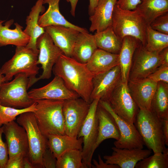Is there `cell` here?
<instances>
[{
	"label": "cell",
	"instance_id": "obj_1",
	"mask_svg": "<svg viewBox=\"0 0 168 168\" xmlns=\"http://www.w3.org/2000/svg\"><path fill=\"white\" fill-rule=\"evenodd\" d=\"M52 72L61 77L67 86L90 104L95 76L86 64L80 63L72 57L61 55L54 65Z\"/></svg>",
	"mask_w": 168,
	"mask_h": 168
},
{
	"label": "cell",
	"instance_id": "obj_2",
	"mask_svg": "<svg viewBox=\"0 0 168 168\" xmlns=\"http://www.w3.org/2000/svg\"><path fill=\"white\" fill-rule=\"evenodd\" d=\"M34 101L35 109L33 112L42 134L46 138L49 135L65 134L64 100L41 99Z\"/></svg>",
	"mask_w": 168,
	"mask_h": 168
},
{
	"label": "cell",
	"instance_id": "obj_3",
	"mask_svg": "<svg viewBox=\"0 0 168 168\" xmlns=\"http://www.w3.org/2000/svg\"><path fill=\"white\" fill-rule=\"evenodd\" d=\"M38 54L26 46L16 47L14 55L1 68L4 82L11 80L18 74L24 73L29 78V88L31 87L35 84L40 68L37 64Z\"/></svg>",
	"mask_w": 168,
	"mask_h": 168
},
{
	"label": "cell",
	"instance_id": "obj_4",
	"mask_svg": "<svg viewBox=\"0 0 168 168\" xmlns=\"http://www.w3.org/2000/svg\"><path fill=\"white\" fill-rule=\"evenodd\" d=\"M147 25L140 13L136 9H122L116 4L112 15V26L121 39L126 36L134 37L145 46L147 41Z\"/></svg>",
	"mask_w": 168,
	"mask_h": 168
},
{
	"label": "cell",
	"instance_id": "obj_5",
	"mask_svg": "<svg viewBox=\"0 0 168 168\" xmlns=\"http://www.w3.org/2000/svg\"><path fill=\"white\" fill-rule=\"evenodd\" d=\"M134 124L148 149L154 153L163 152L166 147L162 119L150 110L139 109Z\"/></svg>",
	"mask_w": 168,
	"mask_h": 168
},
{
	"label": "cell",
	"instance_id": "obj_6",
	"mask_svg": "<svg viewBox=\"0 0 168 168\" xmlns=\"http://www.w3.org/2000/svg\"><path fill=\"white\" fill-rule=\"evenodd\" d=\"M17 122L26 132L29 146L28 157L34 168H44L42 158L48 147L47 138L40 130L33 112L21 114L17 119Z\"/></svg>",
	"mask_w": 168,
	"mask_h": 168
},
{
	"label": "cell",
	"instance_id": "obj_7",
	"mask_svg": "<svg viewBox=\"0 0 168 168\" xmlns=\"http://www.w3.org/2000/svg\"><path fill=\"white\" fill-rule=\"evenodd\" d=\"M10 82H3L0 87V104L16 109L29 107L35 102L29 97V78L24 73H19Z\"/></svg>",
	"mask_w": 168,
	"mask_h": 168
},
{
	"label": "cell",
	"instance_id": "obj_8",
	"mask_svg": "<svg viewBox=\"0 0 168 168\" xmlns=\"http://www.w3.org/2000/svg\"><path fill=\"white\" fill-rule=\"evenodd\" d=\"M99 99L94 100L90 103L88 113L77 136L82 138V162L87 168H91V161L94 152V147L98 137L99 121L96 109Z\"/></svg>",
	"mask_w": 168,
	"mask_h": 168
},
{
	"label": "cell",
	"instance_id": "obj_9",
	"mask_svg": "<svg viewBox=\"0 0 168 168\" xmlns=\"http://www.w3.org/2000/svg\"><path fill=\"white\" fill-rule=\"evenodd\" d=\"M79 98L64 100L63 107L65 134L75 138L86 117L90 104Z\"/></svg>",
	"mask_w": 168,
	"mask_h": 168
},
{
	"label": "cell",
	"instance_id": "obj_10",
	"mask_svg": "<svg viewBox=\"0 0 168 168\" xmlns=\"http://www.w3.org/2000/svg\"><path fill=\"white\" fill-rule=\"evenodd\" d=\"M107 101L119 116L130 123H134L139 109L130 94L128 82L121 81Z\"/></svg>",
	"mask_w": 168,
	"mask_h": 168
},
{
	"label": "cell",
	"instance_id": "obj_11",
	"mask_svg": "<svg viewBox=\"0 0 168 168\" xmlns=\"http://www.w3.org/2000/svg\"><path fill=\"white\" fill-rule=\"evenodd\" d=\"M160 52L149 51L141 44L134 52L128 80L147 77L162 64Z\"/></svg>",
	"mask_w": 168,
	"mask_h": 168
},
{
	"label": "cell",
	"instance_id": "obj_12",
	"mask_svg": "<svg viewBox=\"0 0 168 168\" xmlns=\"http://www.w3.org/2000/svg\"><path fill=\"white\" fill-rule=\"evenodd\" d=\"M36 46L39 51L37 64L41 65L42 72L39 77H37L35 83L40 80L48 79L51 77L54 65L63 54L46 31L37 39Z\"/></svg>",
	"mask_w": 168,
	"mask_h": 168
},
{
	"label": "cell",
	"instance_id": "obj_13",
	"mask_svg": "<svg viewBox=\"0 0 168 168\" xmlns=\"http://www.w3.org/2000/svg\"><path fill=\"white\" fill-rule=\"evenodd\" d=\"M99 103L112 115L118 128L120 136L114 142V146L120 148L143 149L144 143L134 124L130 123L117 115L107 101L99 100Z\"/></svg>",
	"mask_w": 168,
	"mask_h": 168
},
{
	"label": "cell",
	"instance_id": "obj_14",
	"mask_svg": "<svg viewBox=\"0 0 168 168\" xmlns=\"http://www.w3.org/2000/svg\"><path fill=\"white\" fill-rule=\"evenodd\" d=\"M30 98L34 101L41 99L66 100L80 97L75 92L69 89L63 79L55 76L46 85L33 88L28 92Z\"/></svg>",
	"mask_w": 168,
	"mask_h": 168
},
{
	"label": "cell",
	"instance_id": "obj_15",
	"mask_svg": "<svg viewBox=\"0 0 168 168\" xmlns=\"http://www.w3.org/2000/svg\"><path fill=\"white\" fill-rule=\"evenodd\" d=\"M121 81V72L119 65L106 72L95 75L93 79L91 102L96 99L107 101L112 92Z\"/></svg>",
	"mask_w": 168,
	"mask_h": 168
},
{
	"label": "cell",
	"instance_id": "obj_16",
	"mask_svg": "<svg viewBox=\"0 0 168 168\" xmlns=\"http://www.w3.org/2000/svg\"><path fill=\"white\" fill-rule=\"evenodd\" d=\"M7 144L9 158L18 154L28 156L29 146L24 128L14 121L3 125Z\"/></svg>",
	"mask_w": 168,
	"mask_h": 168
},
{
	"label": "cell",
	"instance_id": "obj_17",
	"mask_svg": "<svg viewBox=\"0 0 168 168\" xmlns=\"http://www.w3.org/2000/svg\"><path fill=\"white\" fill-rule=\"evenodd\" d=\"M110 155L103 156L107 164H115L120 168H134L137 163L149 156L152 153L150 149L139 148H120L115 147L112 148Z\"/></svg>",
	"mask_w": 168,
	"mask_h": 168
},
{
	"label": "cell",
	"instance_id": "obj_18",
	"mask_svg": "<svg viewBox=\"0 0 168 168\" xmlns=\"http://www.w3.org/2000/svg\"><path fill=\"white\" fill-rule=\"evenodd\" d=\"M128 85L132 97L139 109L150 110L151 103L157 83L147 77L128 80Z\"/></svg>",
	"mask_w": 168,
	"mask_h": 168
},
{
	"label": "cell",
	"instance_id": "obj_19",
	"mask_svg": "<svg viewBox=\"0 0 168 168\" xmlns=\"http://www.w3.org/2000/svg\"><path fill=\"white\" fill-rule=\"evenodd\" d=\"M55 44L66 56H72L73 48L79 32L73 28L63 26L51 25L44 28Z\"/></svg>",
	"mask_w": 168,
	"mask_h": 168
},
{
	"label": "cell",
	"instance_id": "obj_20",
	"mask_svg": "<svg viewBox=\"0 0 168 168\" xmlns=\"http://www.w3.org/2000/svg\"><path fill=\"white\" fill-rule=\"evenodd\" d=\"M117 0H98L93 14L89 18V31H102L111 26L112 15Z\"/></svg>",
	"mask_w": 168,
	"mask_h": 168
},
{
	"label": "cell",
	"instance_id": "obj_21",
	"mask_svg": "<svg viewBox=\"0 0 168 168\" xmlns=\"http://www.w3.org/2000/svg\"><path fill=\"white\" fill-rule=\"evenodd\" d=\"M96 112L99 121V130L94 147V152L104 140L109 138L117 140L120 136L119 131L114 119L99 103Z\"/></svg>",
	"mask_w": 168,
	"mask_h": 168
},
{
	"label": "cell",
	"instance_id": "obj_22",
	"mask_svg": "<svg viewBox=\"0 0 168 168\" xmlns=\"http://www.w3.org/2000/svg\"><path fill=\"white\" fill-rule=\"evenodd\" d=\"M43 0H38L31 8L29 15L26 19V27L23 31L30 37L26 48L32 49L39 52L37 48L36 42L38 38L45 32L44 28L40 26L38 23L39 16L43 13L45 8L43 6Z\"/></svg>",
	"mask_w": 168,
	"mask_h": 168
},
{
	"label": "cell",
	"instance_id": "obj_23",
	"mask_svg": "<svg viewBox=\"0 0 168 168\" xmlns=\"http://www.w3.org/2000/svg\"><path fill=\"white\" fill-rule=\"evenodd\" d=\"M60 0H43V4L49 5L47 10L40 15L38 23L43 28L51 25H59L73 28L80 32H88L87 30L74 25L67 21L59 11Z\"/></svg>",
	"mask_w": 168,
	"mask_h": 168
},
{
	"label": "cell",
	"instance_id": "obj_24",
	"mask_svg": "<svg viewBox=\"0 0 168 168\" xmlns=\"http://www.w3.org/2000/svg\"><path fill=\"white\" fill-rule=\"evenodd\" d=\"M4 21L0 20V47L9 45L16 47L26 46L30 37L24 33L23 27L16 23L15 28L11 29L10 27L13 24L14 20L12 19L8 21L3 25Z\"/></svg>",
	"mask_w": 168,
	"mask_h": 168
},
{
	"label": "cell",
	"instance_id": "obj_25",
	"mask_svg": "<svg viewBox=\"0 0 168 168\" xmlns=\"http://www.w3.org/2000/svg\"><path fill=\"white\" fill-rule=\"evenodd\" d=\"M122 41L119 54V65L121 72V82H128L134 52L141 43L131 36L124 37Z\"/></svg>",
	"mask_w": 168,
	"mask_h": 168
},
{
	"label": "cell",
	"instance_id": "obj_26",
	"mask_svg": "<svg viewBox=\"0 0 168 168\" xmlns=\"http://www.w3.org/2000/svg\"><path fill=\"white\" fill-rule=\"evenodd\" d=\"M86 64L94 75L103 73L119 65V54L97 49Z\"/></svg>",
	"mask_w": 168,
	"mask_h": 168
},
{
	"label": "cell",
	"instance_id": "obj_27",
	"mask_svg": "<svg viewBox=\"0 0 168 168\" xmlns=\"http://www.w3.org/2000/svg\"><path fill=\"white\" fill-rule=\"evenodd\" d=\"M48 147L58 159L66 151L71 149L82 150V138H75L66 134L49 135L47 137Z\"/></svg>",
	"mask_w": 168,
	"mask_h": 168
},
{
	"label": "cell",
	"instance_id": "obj_28",
	"mask_svg": "<svg viewBox=\"0 0 168 168\" xmlns=\"http://www.w3.org/2000/svg\"><path fill=\"white\" fill-rule=\"evenodd\" d=\"M98 49L94 35L79 32L73 48L72 57L77 61L86 63Z\"/></svg>",
	"mask_w": 168,
	"mask_h": 168
},
{
	"label": "cell",
	"instance_id": "obj_29",
	"mask_svg": "<svg viewBox=\"0 0 168 168\" xmlns=\"http://www.w3.org/2000/svg\"><path fill=\"white\" fill-rule=\"evenodd\" d=\"M136 9L150 25L156 18L168 12V0H141Z\"/></svg>",
	"mask_w": 168,
	"mask_h": 168
},
{
	"label": "cell",
	"instance_id": "obj_30",
	"mask_svg": "<svg viewBox=\"0 0 168 168\" xmlns=\"http://www.w3.org/2000/svg\"><path fill=\"white\" fill-rule=\"evenodd\" d=\"M95 42L98 49L112 53L119 54L123 40L114 32L112 26L94 35Z\"/></svg>",
	"mask_w": 168,
	"mask_h": 168
},
{
	"label": "cell",
	"instance_id": "obj_31",
	"mask_svg": "<svg viewBox=\"0 0 168 168\" xmlns=\"http://www.w3.org/2000/svg\"><path fill=\"white\" fill-rule=\"evenodd\" d=\"M150 110L161 119L168 117V83L162 82L157 83Z\"/></svg>",
	"mask_w": 168,
	"mask_h": 168
},
{
	"label": "cell",
	"instance_id": "obj_32",
	"mask_svg": "<svg viewBox=\"0 0 168 168\" xmlns=\"http://www.w3.org/2000/svg\"><path fill=\"white\" fill-rule=\"evenodd\" d=\"M146 49L152 52L160 53L168 47V35L152 29L150 25L146 28Z\"/></svg>",
	"mask_w": 168,
	"mask_h": 168
},
{
	"label": "cell",
	"instance_id": "obj_33",
	"mask_svg": "<svg viewBox=\"0 0 168 168\" xmlns=\"http://www.w3.org/2000/svg\"><path fill=\"white\" fill-rule=\"evenodd\" d=\"M82 150L71 149L57 159L56 168H87L82 162Z\"/></svg>",
	"mask_w": 168,
	"mask_h": 168
},
{
	"label": "cell",
	"instance_id": "obj_34",
	"mask_svg": "<svg viewBox=\"0 0 168 168\" xmlns=\"http://www.w3.org/2000/svg\"><path fill=\"white\" fill-rule=\"evenodd\" d=\"M136 168H168V149L166 148L162 152L154 154L138 162Z\"/></svg>",
	"mask_w": 168,
	"mask_h": 168
},
{
	"label": "cell",
	"instance_id": "obj_35",
	"mask_svg": "<svg viewBox=\"0 0 168 168\" xmlns=\"http://www.w3.org/2000/svg\"><path fill=\"white\" fill-rule=\"evenodd\" d=\"M36 103L28 107L23 109H16L6 106L0 104V127L8 123L15 121L17 116L22 113L33 112L35 109Z\"/></svg>",
	"mask_w": 168,
	"mask_h": 168
},
{
	"label": "cell",
	"instance_id": "obj_36",
	"mask_svg": "<svg viewBox=\"0 0 168 168\" xmlns=\"http://www.w3.org/2000/svg\"><path fill=\"white\" fill-rule=\"evenodd\" d=\"M150 26L156 30L168 35V12L156 18Z\"/></svg>",
	"mask_w": 168,
	"mask_h": 168
},
{
	"label": "cell",
	"instance_id": "obj_37",
	"mask_svg": "<svg viewBox=\"0 0 168 168\" xmlns=\"http://www.w3.org/2000/svg\"><path fill=\"white\" fill-rule=\"evenodd\" d=\"M147 77L157 83L162 82L168 83V66L161 65Z\"/></svg>",
	"mask_w": 168,
	"mask_h": 168
},
{
	"label": "cell",
	"instance_id": "obj_38",
	"mask_svg": "<svg viewBox=\"0 0 168 168\" xmlns=\"http://www.w3.org/2000/svg\"><path fill=\"white\" fill-rule=\"evenodd\" d=\"M3 132V126L0 127V167L5 168L9 159L8 151L7 144L4 142L2 135Z\"/></svg>",
	"mask_w": 168,
	"mask_h": 168
},
{
	"label": "cell",
	"instance_id": "obj_39",
	"mask_svg": "<svg viewBox=\"0 0 168 168\" xmlns=\"http://www.w3.org/2000/svg\"><path fill=\"white\" fill-rule=\"evenodd\" d=\"M57 161V158L47 147L42 156V162L44 168H56Z\"/></svg>",
	"mask_w": 168,
	"mask_h": 168
},
{
	"label": "cell",
	"instance_id": "obj_40",
	"mask_svg": "<svg viewBox=\"0 0 168 168\" xmlns=\"http://www.w3.org/2000/svg\"><path fill=\"white\" fill-rule=\"evenodd\" d=\"M25 156L18 154L9 158L5 168H23V161Z\"/></svg>",
	"mask_w": 168,
	"mask_h": 168
},
{
	"label": "cell",
	"instance_id": "obj_41",
	"mask_svg": "<svg viewBox=\"0 0 168 168\" xmlns=\"http://www.w3.org/2000/svg\"><path fill=\"white\" fill-rule=\"evenodd\" d=\"M141 0H117L116 4L120 8L127 10H134L140 3Z\"/></svg>",
	"mask_w": 168,
	"mask_h": 168
},
{
	"label": "cell",
	"instance_id": "obj_42",
	"mask_svg": "<svg viewBox=\"0 0 168 168\" xmlns=\"http://www.w3.org/2000/svg\"><path fill=\"white\" fill-rule=\"evenodd\" d=\"M98 161L95 159L93 160V164H92L91 168H120L117 165L115 164H107L104 162L100 156L98 155Z\"/></svg>",
	"mask_w": 168,
	"mask_h": 168
},
{
	"label": "cell",
	"instance_id": "obj_43",
	"mask_svg": "<svg viewBox=\"0 0 168 168\" xmlns=\"http://www.w3.org/2000/svg\"><path fill=\"white\" fill-rule=\"evenodd\" d=\"M163 135L165 145L168 146V117L162 119Z\"/></svg>",
	"mask_w": 168,
	"mask_h": 168
},
{
	"label": "cell",
	"instance_id": "obj_44",
	"mask_svg": "<svg viewBox=\"0 0 168 168\" xmlns=\"http://www.w3.org/2000/svg\"><path fill=\"white\" fill-rule=\"evenodd\" d=\"M160 54L162 60L161 65L168 66V47L162 50Z\"/></svg>",
	"mask_w": 168,
	"mask_h": 168
},
{
	"label": "cell",
	"instance_id": "obj_45",
	"mask_svg": "<svg viewBox=\"0 0 168 168\" xmlns=\"http://www.w3.org/2000/svg\"><path fill=\"white\" fill-rule=\"evenodd\" d=\"M98 0H89L88 6V14L89 16H91L93 13L95 8L96 7Z\"/></svg>",
	"mask_w": 168,
	"mask_h": 168
},
{
	"label": "cell",
	"instance_id": "obj_46",
	"mask_svg": "<svg viewBox=\"0 0 168 168\" xmlns=\"http://www.w3.org/2000/svg\"><path fill=\"white\" fill-rule=\"evenodd\" d=\"M79 0H66L68 2H70L71 5L70 13L72 16H75L76 7Z\"/></svg>",
	"mask_w": 168,
	"mask_h": 168
},
{
	"label": "cell",
	"instance_id": "obj_47",
	"mask_svg": "<svg viewBox=\"0 0 168 168\" xmlns=\"http://www.w3.org/2000/svg\"><path fill=\"white\" fill-rule=\"evenodd\" d=\"M23 168H34L28 156H25L23 161Z\"/></svg>",
	"mask_w": 168,
	"mask_h": 168
},
{
	"label": "cell",
	"instance_id": "obj_48",
	"mask_svg": "<svg viewBox=\"0 0 168 168\" xmlns=\"http://www.w3.org/2000/svg\"><path fill=\"white\" fill-rule=\"evenodd\" d=\"M4 82V76L1 72V68L0 67V87L2 84Z\"/></svg>",
	"mask_w": 168,
	"mask_h": 168
},
{
	"label": "cell",
	"instance_id": "obj_49",
	"mask_svg": "<svg viewBox=\"0 0 168 168\" xmlns=\"http://www.w3.org/2000/svg\"></svg>",
	"mask_w": 168,
	"mask_h": 168
}]
</instances>
